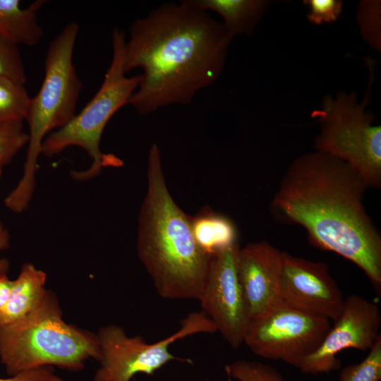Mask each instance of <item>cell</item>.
<instances>
[{
    "instance_id": "cell-14",
    "label": "cell",
    "mask_w": 381,
    "mask_h": 381,
    "mask_svg": "<svg viewBox=\"0 0 381 381\" xmlns=\"http://www.w3.org/2000/svg\"><path fill=\"white\" fill-rule=\"evenodd\" d=\"M46 281L44 271L30 262L23 265L13 280L7 301L0 309V327L24 319L37 308L47 291Z\"/></svg>"
},
{
    "instance_id": "cell-12",
    "label": "cell",
    "mask_w": 381,
    "mask_h": 381,
    "mask_svg": "<svg viewBox=\"0 0 381 381\" xmlns=\"http://www.w3.org/2000/svg\"><path fill=\"white\" fill-rule=\"evenodd\" d=\"M280 297L294 308L330 321L339 318L344 301L326 264L284 251Z\"/></svg>"
},
{
    "instance_id": "cell-23",
    "label": "cell",
    "mask_w": 381,
    "mask_h": 381,
    "mask_svg": "<svg viewBox=\"0 0 381 381\" xmlns=\"http://www.w3.org/2000/svg\"><path fill=\"white\" fill-rule=\"evenodd\" d=\"M18 46L0 34V78L25 85L27 75Z\"/></svg>"
},
{
    "instance_id": "cell-4",
    "label": "cell",
    "mask_w": 381,
    "mask_h": 381,
    "mask_svg": "<svg viewBox=\"0 0 381 381\" xmlns=\"http://www.w3.org/2000/svg\"><path fill=\"white\" fill-rule=\"evenodd\" d=\"M79 25L71 22L51 41L44 60V75L36 95L30 98L25 120L29 142L21 179L4 199L11 211L21 213L29 206L36 186L38 159L44 139L64 127L76 114L82 81L73 63Z\"/></svg>"
},
{
    "instance_id": "cell-25",
    "label": "cell",
    "mask_w": 381,
    "mask_h": 381,
    "mask_svg": "<svg viewBox=\"0 0 381 381\" xmlns=\"http://www.w3.org/2000/svg\"><path fill=\"white\" fill-rule=\"evenodd\" d=\"M0 381H65L54 373L52 367H42L20 372Z\"/></svg>"
},
{
    "instance_id": "cell-21",
    "label": "cell",
    "mask_w": 381,
    "mask_h": 381,
    "mask_svg": "<svg viewBox=\"0 0 381 381\" xmlns=\"http://www.w3.org/2000/svg\"><path fill=\"white\" fill-rule=\"evenodd\" d=\"M225 370L229 377L238 381H285L272 365L256 361H235Z\"/></svg>"
},
{
    "instance_id": "cell-13",
    "label": "cell",
    "mask_w": 381,
    "mask_h": 381,
    "mask_svg": "<svg viewBox=\"0 0 381 381\" xmlns=\"http://www.w3.org/2000/svg\"><path fill=\"white\" fill-rule=\"evenodd\" d=\"M236 270L250 320L266 313L281 300L283 251L266 241L238 248Z\"/></svg>"
},
{
    "instance_id": "cell-7",
    "label": "cell",
    "mask_w": 381,
    "mask_h": 381,
    "mask_svg": "<svg viewBox=\"0 0 381 381\" xmlns=\"http://www.w3.org/2000/svg\"><path fill=\"white\" fill-rule=\"evenodd\" d=\"M370 77L362 102L356 93L338 92L326 96L320 109L311 116L320 123L315 139L316 151L338 158L350 165L369 188L381 186V126L373 125L375 116L365 108L370 99L374 64L366 59Z\"/></svg>"
},
{
    "instance_id": "cell-9",
    "label": "cell",
    "mask_w": 381,
    "mask_h": 381,
    "mask_svg": "<svg viewBox=\"0 0 381 381\" xmlns=\"http://www.w3.org/2000/svg\"><path fill=\"white\" fill-rule=\"evenodd\" d=\"M331 326L329 320L281 299L263 315L250 320L243 343L256 356L298 368L320 347Z\"/></svg>"
},
{
    "instance_id": "cell-27",
    "label": "cell",
    "mask_w": 381,
    "mask_h": 381,
    "mask_svg": "<svg viewBox=\"0 0 381 381\" xmlns=\"http://www.w3.org/2000/svg\"><path fill=\"white\" fill-rule=\"evenodd\" d=\"M13 280L7 274H0V309L5 305L10 294Z\"/></svg>"
},
{
    "instance_id": "cell-17",
    "label": "cell",
    "mask_w": 381,
    "mask_h": 381,
    "mask_svg": "<svg viewBox=\"0 0 381 381\" xmlns=\"http://www.w3.org/2000/svg\"><path fill=\"white\" fill-rule=\"evenodd\" d=\"M191 231L199 248L212 256L222 250L236 245L237 232L230 219L204 207L190 217Z\"/></svg>"
},
{
    "instance_id": "cell-16",
    "label": "cell",
    "mask_w": 381,
    "mask_h": 381,
    "mask_svg": "<svg viewBox=\"0 0 381 381\" xmlns=\"http://www.w3.org/2000/svg\"><path fill=\"white\" fill-rule=\"evenodd\" d=\"M44 2L37 0L23 8L19 0H0V34L18 45L37 44L43 37L38 11Z\"/></svg>"
},
{
    "instance_id": "cell-18",
    "label": "cell",
    "mask_w": 381,
    "mask_h": 381,
    "mask_svg": "<svg viewBox=\"0 0 381 381\" xmlns=\"http://www.w3.org/2000/svg\"><path fill=\"white\" fill-rule=\"evenodd\" d=\"M30 100L24 84L0 78V121H25Z\"/></svg>"
},
{
    "instance_id": "cell-10",
    "label": "cell",
    "mask_w": 381,
    "mask_h": 381,
    "mask_svg": "<svg viewBox=\"0 0 381 381\" xmlns=\"http://www.w3.org/2000/svg\"><path fill=\"white\" fill-rule=\"evenodd\" d=\"M238 248L236 244L212 256L206 284L199 300L202 312L234 349L243 344L250 320L248 304L237 274Z\"/></svg>"
},
{
    "instance_id": "cell-20",
    "label": "cell",
    "mask_w": 381,
    "mask_h": 381,
    "mask_svg": "<svg viewBox=\"0 0 381 381\" xmlns=\"http://www.w3.org/2000/svg\"><path fill=\"white\" fill-rule=\"evenodd\" d=\"M339 381H380L381 380V335L368 356L359 363L344 368Z\"/></svg>"
},
{
    "instance_id": "cell-2",
    "label": "cell",
    "mask_w": 381,
    "mask_h": 381,
    "mask_svg": "<svg viewBox=\"0 0 381 381\" xmlns=\"http://www.w3.org/2000/svg\"><path fill=\"white\" fill-rule=\"evenodd\" d=\"M368 188L347 163L315 150L291 163L271 206L303 227L315 246L356 265L380 294L381 236L363 204Z\"/></svg>"
},
{
    "instance_id": "cell-5",
    "label": "cell",
    "mask_w": 381,
    "mask_h": 381,
    "mask_svg": "<svg viewBox=\"0 0 381 381\" xmlns=\"http://www.w3.org/2000/svg\"><path fill=\"white\" fill-rule=\"evenodd\" d=\"M55 294L47 291L24 319L0 327V361L8 376L56 366L71 372L102 357L97 334L66 323Z\"/></svg>"
},
{
    "instance_id": "cell-22",
    "label": "cell",
    "mask_w": 381,
    "mask_h": 381,
    "mask_svg": "<svg viewBox=\"0 0 381 381\" xmlns=\"http://www.w3.org/2000/svg\"><path fill=\"white\" fill-rule=\"evenodd\" d=\"M28 142L23 121H0V166L10 163Z\"/></svg>"
},
{
    "instance_id": "cell-6",
    "label": "cell",
    "mask_w": 381,
    "mask_h": 381,
    "mask_svg": "<svg viewBox=\"0 0 381 381\" xmlns=\"http://www.w3.org/2000/svg\"><path fill=\"white\" fill-rule=\"evenodd\" d=\"M126 37L123 31H112L113 56L98 91L85 107L64 127L51 133L43 141L42 154L55 156L71 146L83 148L92 159L88 169L71 171L76 181L97 176L105 167H121L123 161L101 151L100 140L107 123L126 104L138 87L140 75L126 77L123 71Z\"/></svg>"
},
{
    "instance_id": "cell-28",
    "label": "cell",
    "mask_w": 381,
    "mask_h": 381,
    "mask_svg": "<svg viewBox=\"0 0 381 381\" xmlns=\"http://www.w3.org/2000/svg\"><path fill=\"white\" fill-rule=\"evenodd\" d=\"M2 169L3 167L0 166V180H1V173H2Z\"/></svg>"
},
{
    "instance_id": "cell-1",
    "label": "cell",
    "mask_w": 381,
    "mask_h": 381,
    "mask_svg": "<svg viewBox=\"0 0 381 381\" xmlns=\"http://www.w3.org/2000/svg\"><path fill=\"white\" fill-rule=\"evenodd\" d=\"M233 37L223 23L189 5L165 4L130 28L123 71H143L131 104L141 115L188 104L222 71Z\"/></svg>"
},
{
    "instance_id": "cell-3",
    "label": "cell",
    "mask_w": 381,
    "mask_h": 381,
    "mask_svg": "<svg viewBox=\"0 0 381 381\" xmlns=\"http://www.w3.org/2000/svg\"><path fill=\"white\" fill-rule=\"evenodd\" d=\"M147 178V193L138 217V258L161 297L199 301L212 256L199 248L190 217L169 193L156 144L149 151Z\"/></svg>"
},
{
    "instance_id": "cell-26",
    "label": "cell",
    "mask_w": 381,
    "mask_h": 381,
    "mask_svg": "<svg viewBox=\"0 0 381 381\" xmlns=\"http://www.w3.org/2000/svg\"><path fill=\"white\" fill-rule=\"evenodd\" d=\"M11 236L8 229L0 221V253L10 246ZM10 263L6 258L0 257V274H8Z\"/></svg>"
},
{
    "instance_id": "cell-8",
    "label": "cell",
    "mask_w": 381,
    "mask_h": 381,
    "mask_svg": "<svg viewBox=\"0 0 381 381\" xmlns=\"http://www.w3.org/2000/svg\"><path fill=\"white\" fill-rule=\"evenodd\" d=\"M217 332L212 321L202 312H193L181 321V327L170 336L152 344L140 336L128 337L121 327L109 325L101 327L97 337L102 357L93 381H130L138 373L152 375L172 360L169 352L176 341L199 333Z\"/></svg>"
},
{
    "instance_id": "cell-19",
    "label": "cell",
    "mask_w": 381,
    "mask_h": 381,
    "mask_svg": "<svg viewBox=\"0 0 381 381\" xmlns=\"http://www.w3.org/2000/svg\"><path fill=\"white\" fill-rule=\"evenodd\" d=\"M380 4L377 0L361 1L356 16L363 38L379 52L381 50Z\"/></svg>"
},
{
    "instance_id": "cell-11",
    "label": "cell",
    "mask_w": 381,
    "mask_h": 381,
    "mask_svg": "<svg viewBox=\"0 0 381 381\" xmlns=\"http://www.w3.org/2000/svg\"><path fill=\"white\" fill-rule=\"evenodd\" d=\"M381 315L378 306L358 295L344 298L341 313L334 321L320 347L308 356L298 369L318 375L340 368L336 356L346 349L370 350L380 335Z\"/></svg>"
},
{
    "instance_id": "cell-24",
    "label": "cell",
    "mask_w": 381,
    "mask_h": 381,
    "mask_svg": "<svg viewBox=\"0 0 381 381\" xmlns=\"http://www.w3.org/2000/svg\"><path fill=\"white\" fill-rule=\"evenodd\" d=\"M303 2L310 9L307 16L308 20L316 25L337 20L343 6L340 0H306Z\"/></svg>"
},
{
    "instance_id": "cell-15",
    "label": "cell",
    "mask_w": 381,
    "mask_h": 381,
    "mask_svg": "<svg viewBox=\"0 0 381 381\" xmlns=\"http://www.w3.org/2000/svg\"><path fill=\"white\" fill-rule=\"evenodd\" d=\"M199 10L212 11L224 20L223 25L234 37L250 35L268 8L263 0H186Z\"/></svg>"
}]
</instances>
